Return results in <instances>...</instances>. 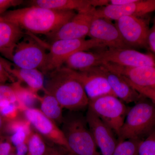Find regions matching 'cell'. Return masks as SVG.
<instances>
[{
    "label": "cell",
    "mask_w": 155,
    "mask_h": 155,
    "mask_svg": "<svg viewBox=\"0 0 155 155\" xmlns=\"http://www.w3.org/2000/svg\"><path fill=\"white\" fill-rule=\"evenodd\" d=\"M76 14L74 11H57L32 5L8 11L1 17L28 33L47 36L69 21Z\"/></svg>",
    "instance_id": "1"
},
{
    "label": "cell",
    "mask_w": 155,
    "mask_h": 155,
    "mask_svg": "<svg viewBox=\"0 0 155 155\" xmlns=\"http://www.w3.org/2000/svg\"><path fill=\"white\" fill-rule=\"evenodd\" d=\"M46 75L45 93L54 97L63 109L79 111L88 107L89 99L75 71L62 67Z\"/></svg>",
    "instance_id": "2"
},
{
    "label": "cell",
    "mask_w": 155,
    "mask_h": 155,
    "mask_svg": "<svg viewBox=\"0 0 155 155\" xmlns=\"http://www.w3.org/2000/svg\"><path fill=\"white\" fill-rule=\"evenodd\" d=\"M61 130L69 150L75 155H101L89 128L86 116L69 111L64 116Z\"/></svg>",
    "instance_id": "3"
},
{
    "label": "cell",
    "mask_w": 155,
    "mask_h": 155,
    "mask_svg": "<svg viewBox=\"0 0 155 155\" xmlns=\"http://www.w3.org/2000/svg\"><path fill=\"white\" fill-rule=\"evenodd\" d=\"M143 97L130 108L118 136V142L141 139L155 129V104Z\"/></svg>",
    "instance_id": "4"
},
{
    "label": "cell",
    "mask_w": 155,
    "mask_h": 155,
    "mask_svg": "<svg viewBox=\"0 0 155 155\" xmlns=\"http://www.w3.org/2000/svg\"><path fill=\"white\" fill-rule=\"evenodd\" d=\"M101 42L90 39L58 40L49 45L46 61L41 70L44 75L63 67L67 59L79 51H87L97 48H104Z\"/></svg>",
    "instance_id": "5"
},
{
    "label": "cell",
    "mask_w": 155,
    "mask_h": 155,
    "mask_svg": "<svg viewBox=\"0 0 155 155\" xmlns=\"http://www.w3.org/2000/svg\"><path fill=\"white\" fill-rule=\"evenodd\" d=\"M48 46L34 35L26 33L14 49L11 62L20 68L41 71L46 61Z\"/></svg>",
    "instance_id": "6"
},
{
    "label": "cell",
    "mask_w": 155,
    "mask_h": 155,
    "mask_svg": "<svg viewBox=\"0 0 155 155\" xmlns=\"http://www.w3.org/2000/svg\"><path fill=\"white\" fill-rule=\"evenodd\" d=\"M129 109L113 95L104 96L89 101L88 110L110 127L117 136Z\"/></svg>",
    "instance_id": "7"
},
{
    "label": "cell",
    "mask_w": 155,
    "mask_h": 155,
    "mask_svg": "<svg viewBox=\"0 0 155 155\" xmlns=\"http://www.w3.org/2000/svg\"><path fill=\"white\" fill-rule=\"evenodd\" d=\"M22 113L24 118L44 138L53 144L65 147L69 150L62 130L55 122L48 118L40 110L34 107L27 108Z\"/></svg>",
    "instance_id": "8"
},
{
    "label": "cell",
    "mask_w": 155,
    "mask_h": 155,
    "mask_svg": "<svg viewBox=\"0 0 155 155\" xmlns=\"http://www.w3.org/2000/svg\"><path fill=\"white\" fill-rule=\"evenodd\" d=\"M96 9L92 7L86 11L78 12L69 21L47 36L52 42L58 40L85 38L88 35Z\"/></svg>",
    "instance_id": "9"
},
{
    "label": "cell",
    "mask_w": 155,
    "mask_h": 155,
    "mask_svg": "<svg viewBox=\"0 0 155 155\" xmlns=\"http://www.w3.org/2000/svg\"><path fill=\"white\" fill-rule=\"evenodd\" d=\"M103 63L127 67H155V58L153 55L140 52L130 48L110 49L99 51Z\"/></svg>",
    "instance_id": "10"
},
{
    "label": "cell",
    "mask_w": 155,
    "mask_h": 155,
    "mask_svg": "<svg viewBox=\"0 0 155 155\" xmlns=\"http://www.w3.org/2000/svg\"><path fill=\"white\" fill-rule=\"evenodd\" d=\"M123 41L129 48L147 47L149 28L144 19L140 17L125 16L116 21Z\"/></svg>",
    "instance_id": "11"
},
{
    "label": "cell",
    "mask_w": 155,
    "mask_h": 155,
    "mask_svg": "<svg viewBox=\"0 0 155 155\" xmlns=\"http://www.w3.org/2000/svg\"><path fill=\"white\" fill-rule=\"evenodd\" d=\"M155 11V0H135L128 5H109L96 9L95 17L116 21L125 16L140 17Z\"/></svg>",
    "instance_id": "12"
},
{
    "label": "cell",
    "mask_w": 155,
    "mask_h": 155,
    "mask_svg": "<svg viewBox=\"0 0 155 155\" xmlns=\"http://www.w3.org/2000/svg\"><path fill=\"white\" fill-rule=\"evenodd\" d=\"M75 73L83 86L89 101L106 95L116 97L101 66L93 67L82 72L75 71Z\"/></svg>",
    "instance_id": "13"
},
{
    "label": "cell",
    "mask_w": 155,
    "mask_h": 155,
    "mask_svg": "<svg viewBox=\"0 0 155 155\" xmlns=\"http://www.w3.org/2000/svg\"><path fill=\"white\" fill-rule=\"evenodd\" d=\"M86 118L89 128L101 155H112L119 143L114 130L88 110Z\"/></svg>",
    "instance_id": "14"
},
{
    "label": "cell",
    "mask_w": 155,
    "mask_h": 155,
    "mask_svg": "<svg viewBox=\"0 0 155 155\" xmlns=\"http://www.w3.org/2000/svg\"><path fill=\"white\" fill-rule=\"evenodd\" d=\"M87 36L110 49L130 48L125 43L115 24L111 20L94 17Z\"/></svg>",
    "instance_id": "15"
},
{
    "label": "cell",
    "mask_w": 155,
    "mask_h": 155,
    "mask_svg": "<svg viewBox=\"0 0 155 155\" xmlns=\"http://www.w3.org/2000/svg\"><path fill=\"white\" fill-rule=\"evenodd\" d=\"M101 66L109 71L122 75L135 85L155 88L154 67L131 68L108 63H103Z\"/></svg>",
    "instance_id": "16"
},
{
    "label": "cell",
    "mask_w": 155,
    "mask_h": 155,
    "mask_svg": "<svg viewBox=\"0 0 155 155\" xmlns=\"http://www.w3.org/2000/svg\"><path fill=\"white\" fill-rule=\"evenodd\" d=\"M0 60L6 71L15 80L25 83L35 94H38L40 91L45 93L44 75L40 70L20 68L11 61L1 57Z\"/></svg>",
    "instance_id": "17"
},
{
    "label": "cell",
    "mask_w": 155,
    "mask_h": 155,
    "mask_svg": "<svg viewBox=\"0 0 155 155\" xmlns=\"http://www.w3.org/2000/svg\"><path fill=\"white\" fill-rule=\"evenodd\" d=\"M24 30L0 16V54L11 61L14 49L25 36Z\"/></svg>",
    "instance_id": "18"
},
{
    "label": "cell",
    "mask_w": 155,
    "mask_h": 155,
    "mask_svg": "<svg viewBox=\"0 0 155 155\" xmlns=\"http://www.w3.org/2000/svg\"><path fill=\"white\" fill-rule=\"evenodd\" d=\"M101 67L114 94L122 101L127 104L137 103L143 97L122 75Z\"/></svg>",
    "instance_id": "19"
},
{
    "label": "cell",
    "mask_w": 155,
    "mask_h": 155,
    "mask_svg": "<svg viewBox=\"0 0 155 155\" xmlns=\"http://www.w3.org/2000/svg\"><path fill=\"white\" fill-rule=\"evenodd\" d=\"M102 64L98 52L94 53L83 51L72 54L64 63L65 67L77 72H82L93 67H99Z\"/></svg>",
    "instance_id": "20"
},
{
    "label": "cell",
    "mask_w": 155,
    "mask_h": 155,
    "mask_svg": "<svg viewBox=\"0 0 155 155\" xmlns=\"http://www.w3.org/2000/svg\"><path fill=\"white\" fill-rule=\"evenodd\" d=\"M31 6H39L57 11H86L91 6L90 0H34L30 2Z\"/></svg>",
    "instance_id": "21"
},
{
    "label": "cell",
    "mask_w": 155,
    "mask_h": 155,
    "mask_svg": "<svg viewBox=\"0 0 155 155\" xmlns=\"http://www.w3.org/2000/svg\"><path fill=\"white\" fill-rule=\"evenodd\" d=\"M36 97L40 104V110L56 124H62L64 119L63 108L57 99L48 93H45L42 96L37 94Z\"/></svg>",
    "instance_id": "22"
},
{
    "label": "cell",
    "mask_w": 155,
    "mask_h": 155,
    "mask_svg": "<svg viewBox=\"0 0 155 155\" xmlns=\"http://www.w3.org/2000/svg\"><path fill=\"white\" fill-rule=\"evenodd\" d=\"M17 96V104L19 111L22 113L27 108H34L37 100L36 95L28 87H25L22 83L16 81L11 84Z\"/></svg>",
    "instance_id": "23"
},
{
    "label": "cell",
    "mask_w": 155,
    "mask_h": 155,
    "mask_svg": "<svg viewBox=\"0 0 155 155\" xmlns=\"http://www.w3.org/2000/svg\"><path fill=\"white\" fill-rule=\"evenodd\" d=\"M141 139H130L119 142L112 155H138Z\"/></svg>",
    "instance_id": "24"
},
{
    "label": "cell",
    "mask_w": 155,
    "mask_h": 155,
    "mask_svg": "<svg viewBox=\"0 0 155 155\" xmlns=\"http://www.w3.org/2000/svg\"><path fill=\"white\" fill-rule=\"evenodd\" d=\"M47 144L39 134L32 131L28 142V151L26 155H43Z\"/></svg>",
    "instance_id": "25"
},
{
    "label": "cell",
    "mask_w": 155,
    "mask_h": 155,
    "mask_svg": "<svg viewBox=\"0 0 155 155\" xmlns=\"http://www.w3.org/2000/svg\"><path fill=\"white\" fill-rule=\"evenodd\" d=\"M16 93L11 84H0V108L17 103Z\"/></svg>",
    "instance_id": "26"
},
{
    "label": "cell",
    "mask_w": 155,
    "mask_h": 155,
    "mask_svg": "<svg viewBox=\"0 0 155 155\" xmlns=\"http://www.w3.org/2000/svg\"><path fill=\"white\" fill-rule=\"evenodd\" d=\"M19 130H25L28 132L33 131L30 122L24 118H17L12 121L7 122L5 127V133L11 134Z\"/></svg>",
    "instance_id": "27"
},
{
    "label": "cell",
    "mask_w": 155,
    "mask_h": 155,
    "mask_svg": "<svg viewBox=\"0 0 155 155\" xmlns=\"http://www.w3.org/2000/svg\"><path fill=\"white\" fill-rule=\"evenodd\" d=\"M138 155H155V129L140 142Z\"/></svg>",
    "instance_id": "28"
},
{
    "label": "cell",
    "mask_w": 155,
    "mask_h": 155,
    "mask_svg": "<svg viewBox=\"0 0 155 155\" xmlns=\"http://www.w3.org/2000/svg\"><path fill=\"white\" fill-rule=\"evenodd\" d=\"M19 111L17 104H11L0 108V114L6 122L19 118Z\"/></svg>",
    "instance_id": "29"
},
{
    "label": "cell",
    "mask_w": 155,
    "mask_h": 155,
    "mask_svg": "<svg viewBox=\"0 0 155 155\" xmlns=\"http://www.w3.org/2000/svg\"><path fill=\"white\" fill-rule=\"evenodd\" d=\"M32 132L30 133L25 130H18L11 134L8 137L9 139L13 146L15 147L22 143H28Z\"/></svg>",
    "instance_id": "30"
},
{
    "label": "cell",
    "mask_w": 155,
    "mask_h": 155,
    "mask_svg": "<svg viewBox=\"0 0 155 155\" xmlns=\"http://www.w3.org/2000/svg\"><path fill=\"white\" fill-rule=\"evenodd\" d=\"M125 80L128 82V84L135 89L140 94L143 96L149 99L152 102L155 104V88L152 87H143L139 86L131 83L128 81L125 77Z\"/></svg>",
    "instance_id": "31"
},
{
    "label": "cell",
    "mask_w": 155,
    "mask_h": 155,
    "mask_svg": "<svg viewBox=\"0 0 155 155\" xmlns=\"http://www.w3.org/2000/svg\"><path fill=\"white\" fill-rule=\"evenodd\" d=\"M43 155H75L65 147L53 144L47 145Z\"/></svg>",
    "instance_id": "32"
},
{
    "label": "cell",
    "mask_w": 155,
    "mask_h": 155,
    "mask_svg": "<svg viewBox=\"0 0 155 155\" xmlns=\"http://www.w3.org/2000/svg\"><path fill=\"white\" fill-rule=\"evenodd\" d=\"M15 153V148L11 143L8 137L0 140V155H10Z\"/></svg>",
    "instance_id": "33"
},
{
    "label": "cell",
    "mask_w": 155,
    "mask_h": 155,
    "mask_svg": "<svg viewBox=\"0 0 155 155\" xmlns=\"http://www.w3.org/2000/svg\"><path fill=\"white\" fill-rule=\"evenodd\" d=\"M23 3L22 0H0V16L10 8L20 5Z\"/></svg>",
    "instance_id": "34"
},
{
    "label": "cell",
    "mask_w": 155,
    "mask_h": 155,
    "mask_svg": "<svg viewBox=\"0 0 155 155\" xmlns=\"http://www.w3.org/2000/svg\"><path fill=\"white\" fill-rule=\"evenodd\" d=\"M148 47L155 53V17L152 27L149 31L147 37Z\"/></svg>",
    "instance_id": "35"
},
{
    "label": "cell",
    "mask_w": 155,
    "mask_h": 155,
    "mask_svg": "<svg viewBox=\"0 0 155 155\" xmlns=\"http://www.w3.org/2000/svg\"><path fill=\"white\" fill-rule=\"evenodd\" d=\"M11 78V75L6 71L0 60V84L6 83Z\"/></svg>",
    "instance_id": "36"
},
{
    "label": "cell",
    "mask_w": 155,
    "mask_h": 155,
    "mask_svg": "<svg viewBox=\"0 0 155 155\" xmlns=\"http://www.w3.org/2000/svg\"><path fill=\"white\" fill-rule=\"evenodd\" d=\"M16 155H26L28 151V143H24L15 147Z\"/></svg>",
    "instance_id": "37"
},
{
    "label": "cell",
    "mask_w": 155,
    "mask_h": 155,
    "mask_svg": "<svg viewBox=\"0 0 155 155\" xmlns=\"http://www.w3.org/2000/svg\"><path fill=\"white\" fill-rule=\"evenodd\" d=\"M91 5L93 7L96 8L97 6L105 7L109 5L110 1L107 0H90Z\"/></svg>",
    "instance_id": "38"
},
{
    "label": "cell",
    "mask_w": 155,
    "mask_h": 155,
    "mask_svg": "<svg viewBox=\"0 0 155 155\" xmlns=\"http://www.w3.org/2000/svg\"><path fill=\"white\" fill-rule=\"evenodd\" d=\"M135 1V0H111L110 1L109 5H124L134 2Z\"/></svg>",
    "instance_id": "39"
},
{
    "label": "cell",
    "mask_w": 155,
    "mask_h": 155,
    "mask_svg": "<svg viewBox=\"0 0 155 155\" xmlns=\"http://www.w3.org/2000/svg\"><path fill=\"white\" fill-rule=\"evenodd\" d=\"M7 122L0 114V135L4 136L5 133V127Z\"/></svg>",
    "instance_id": "40"
},
{
    "label": "cell",
    "mask_w": 155,
    "mask_h": 155,
    "mask_svg": "<svg viewBox=\"0 0 155 155\" xmlns=\"http://www.w3.org/2000/svg\"><path fill=\"white\" fill-rule=\"evenodd\" d=\"M5 136H2L0 135V140H2L3 139L5 138Z\"/></svg>",
    "instance_id": "41"
},
{
    "label": "cell",
    "mask_w": 155,
    "mask_h": 155,
    "mask_svg": "<svg viewBox=\"0 0 155 155\" xmlns=\"http://www.w3.org/2000/svg\"><path fill=\"white\" fill-rule=\"evenodd\" d=\"M10 155H16V154H15V153H13L11 154Z\"/></svg>",
    "instance_id": "42"
}]
</instances>
